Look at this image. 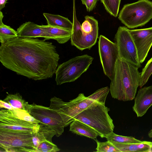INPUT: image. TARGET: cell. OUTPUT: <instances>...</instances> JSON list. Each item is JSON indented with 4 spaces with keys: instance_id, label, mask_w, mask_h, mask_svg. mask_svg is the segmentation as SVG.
<instances>
[{
    "instance_id": "32",
    "label": "cell",
    "mask_w": 152,
    "mask_h": 152,
    "mask_svg": "<svg viewBox=\"0 0 152 152\" xmlns=\"http://www.w3.org/2000/svg\"><path fill=\"white\" fill-rule=\"evenodd\" d=\"M8 0H0V10L5 7L6 4Z\"/></svg>"
},
{
    "instance_id": "15",
    "label": "cell",
    "mask_w": 152,
    "mask_h": 152,
    "mask_svg": "<svg viewBox=\"0 0 152 152\" xmlns=\"http://www.w3.org/2000/svg\"><path fill=\"white\" fill-rule=\"evenodd\" d=\"M18 37L22 38L42 37L47 40L52 39L51 36L42 28L40 25L30 21L21 24L17 29Z\"/></svg>"
},
{
    "instance_id": "29",
    "label": "cell",
    "mask_w": 152,
    "mask_h": 152,
    "mask_svg": "<svg viewBox=\"0 0 152 152\" xmlns=\"http://www.w3.org/2000/svg\"><path fill=\"white\" fill-rule=\"evenodd\" d=\"M17 117L20 119L31 122L39 124V122L35 119L29 113L25 110L13 108L10 110Z\"/></svg>"
},
{
    "instance_id": "14",
    "label": "cell",
    "mask_w": 152,
    "mask_h": 152,
    "mask_svg": "<svg viewBox=\"0 0 152 152\" xmlns=\"http://www.w3.org/2000/svg\"><path fill=\"white\" fill-rule=\"evenodd\" d=\"M152 105V85L141 87L135 97L133 110L137 117H141Z\"/></svg>"
},
{
    "instance_id": "2",
    "label": "cell",
    "mask_w": 152,
    "mask_h": 152,
    "mask_svg": "<svg viewBox=\"0 0 152 152\" xmlns=\"http://www.w3.org/2000/svg\"><path fill=\"white\" fill-rule=\"evenodd\" d=\"M138 68L118 57L109 88L113 98L127 101L135 98L141 75Z\"/></svg>"
},
{
    "instance_id": "18",
    "label": "cell",
    "mask_w": 152,
    "mask_h": 152,
    "mask_svg": "<svg viewBox=\"0 0 152 152\" xmlns=\"http://www.w3.org/2000/svg\"><path fill=\"white\" fill-rule=\"evenodd\" d=\"M69 131L77 134L94 139H96L99 136L98 132L93 128L76 120L70 124Z\"/></svg>"
},
{
    "instance_id": "5",
    "label": "cell",
    "mask_w": 152,
    "mask_h": 152,
    "mask_svg": "<svg viewBox=\"0 0 152 152\" xmlns=\"http://www.w3.org/2000/svg\"><path fill=\"white\" fill-rule=\"evenodd\" d=\"M95 102L83 93L79 94L76 98L68 102L54 96L50 99L49 107L59 115L66 127L77 115Z\"/></svg>"
},
{
    "instance_id": "17",
    "label": "cell",
    "mask_w": 152,
    "mask_h": 152,
    "mask_svg": "<svg viewBox=\"0 0 152 152\" xmlns=\"http://www.w3.org/2000/svg\"><path fill=\"white\" fill-rule=\"evenodd\" d=\"M121 152H152V142L138 143H113Z\"/></svg>"
},
{
    "instance_id": "7",
    "label": "cell",
    "mask_w": 152,
    "mask_h": 152,
    "mask_svg": "<svg viewBox=\"0 0 152 152\" xmlns=\"http://www.w3.org/2000/svg\"><path fill=\"white\" fill-rule=\"evenodd\" d=\"M0 152H36L29 132L0 129Z\"/></svg>"
},
{
    "instance_id": "13",
    "label": "cell",
    "mask_w": 152,
    "mask_h": 152,
    "mask_svg": "<svg viewBox=\"0 0 152 152\" xmlns=\"http://www.w3.org/2000/svg\"><path fill=\"white\" fill-rule=\"evenodd\" d=\"M129 31L135 45L141 64L145 60L152 46V27Z\"/></svg>"
},
{
    "instance_id": "10",
    "label": "cell",
    "mask_w": 152,
    "mask_h": 152,
    "mask_svg": "<svg viewBox=\"0 0 152 152\" xmlns=\"http://www.w3.org/2000/svg\"><path fill=\"white\" fill-rule=\"evenodd\" d=\"M29 112L39 124L47 126L54 130L56 136L59 137L64 132L66 125L59 115L53 110L44 106L31 104Z\"/></svg>"
},
{
    "instance_id": "26",
    "label": "cell",
    "mask_w": 152,
    "mask_h": 152,
    "mask_svg": "<svg viewBox=\"0 0 152 152\" xmlns=\"http://www.w3.org/2000/svg\"><path fill=\"white\" fill-rule=\"evenodd\" d=\"M109 91L110 88L108 86L103 87L97 90L88 97L95 101L105 104L106 99Z\"/></svg>"
},
{
    "instance_id": "31",
    "label": "cell",
    "mask_w": 152,
    "mask_h": 152,
    "mask_svg": "<svg viewBox=\"0 0 152 152\" xmlns=\"http://www.w3.org/2000/svg\"><path fill=\"white\" fill-rule=\"evenodd\" d=\"M0 107L1 108H4L9 110H12L13 108L10 104L2 100L0 101Z\"/></svg>"
},
{
    "instance_id": "22",
    "label": "cell",
    "mask_w": 152,
    "mask_h": 152,
    "mask_svg": "<svg viewBox=\"0 0 152 152\" xmlns=\"http://www.w3.org/2000/svg\"><path fill=\"white\" fill-rule=\"evenodd\" d=\"M18 37L17 31L0 21V42L3 44L6 41Z\"/></svg>"
},
{
    "instance_id": "4",
    "label": "cell",
    "mask_w": 152,
    "mask_h": 152,
    "mask_svg": "<svg viewBox=\"0 0 152 152\" xmlns=\"http://www.w3.org/2000/svg\"><path fill=\"white\" fill-rule=\"evenodd\" d=\"M118 18L128 28L144 26L152 19V1L139 0L126 4L120 11Z\"/></svg>"
},
{
    "instance_id": "23",
    "label": "cell",
    "mask_w": 152,
    "mask_h": 152,
    "mask_svg": "<svg viewBox=\"0 0 152 152\" xmlns=\"http://www.w3.org/2000/svg\"><path fill=\"white\" fill-rule=\"evenodd\" d=\"M107 140L112 143H138L142 141L131 136H125L117 134L112 132L105 137Z\"/></svg>"
},
{
    "instance_id": "24",
    "label": "cell",
    "mask_w": 152,
    "mask_h": 152,
    "mask_svg": "<svg viewBox=\"0 0 152 152\" xmlns=\"http://www.w3.org/2000/svg\"><path fill=\"white\" fill-rule=\"evenodd\" d=\"M105 9L111 15L116 17L118 15L121 0H100Z\"/></svg>"
},
{
    "instance_id": "3",
    "label": "cell",
    "mask_w": 152,
    "mask_h": 152,
    "mask_svg": "<svg viewBox=\"0 0 152 152\" xmlns=\"http://www.w3.org/2000/svg\"><path fill=\"white\" fill-rule=\"evenodd\" d=\"M110 111L105 104L95 102L77 115L74 121L86 124L95 129L99 136L105 138L113 131L115 127L113 120L108 113Z\"/></svg>"
},
{
    "instance_id": "16",
    "label": "cell",
    "mask_w": 152,
    "mask_h": 152,
    "mask_svg": "<svg viewBox=\"0 0 152 152\" xmlns=\"http://www.w3.org/2000/svg\"><path fill=\"white\" fill-rule=\"evenodd\" d=\"M40 27L51 36L52 39L56 40L59 43H65L71 39V30L48 25H40Z\"/></svg>"
},
{
    "instance_id": "6",
    "label": "cell",
    "mask_w": 152,
    "mask_h": 152,
    "mask_svg": "<svg viewBox=\"0 0 152 152\" xmlns=\"http://www.w3.org/2000/svg\"><path fill=\"white\" fill-rule=\"evenodd\" d=\"M94 59L85 54L76 56L60 64L55 73L57 85L75 81L87 70Z\"/></svg>"
},
{
    "instance_id": "20",
    "label": "cell",
    "mask_w": 152,
    "mask_h": 152,
    "mask_svg": "<svg viewBox=\"0 0 152 152\" xmlns=\"http://www.w3.org/2000/svg\"><path fill=\"white\" fill-rule=\"evenodd\" d=\"M43 15L46 19L48 25L72 30L73 23L67 18L58 15L46 13H44Z\"/></svg>"
},
{
    "instance_id": "19",
    "label": "cell",
    "mask_w": 152,
    "mask_h": 152,
    "mask_svg": "<svg viewBox=\"0 0 152 152\" xmlns=\"http://www.w3.org/2000/svg\"><path fill=\"white\" fill-rule=\"evenodd\" d=\"M39 124L40 126L39 131L32 133L33 143L36 151L40 143L45 140L52 142L53 137L56 135L55 131L50 127L42 124Z\"/></svg>"
},
{
    "instance_id": "33",
    "label": "cell",
    "mask_w": 152,
    "mask_h": 152,
    "mask_svg": "<svg viewBox=\"0 0 152 152\" xmlns=\"http://www.w3.org/2000/svg\"><path fill=\"white\" fill-rule=\"evenodd\" d=\"M148 135L150 138H152V129L148 132Z\"/></svg>"
},
{
    "instance_id": "21",
    "label": "cell",
    "mask_w": 152,
    "mask_h": 152,
    "mask_svg": "<svg viewBox=\"0 0 152 152\" xmlns=\"http://www.w3.org/2000/svg\"><path fill=\"white\" fill-rule=\"evenodd\" d=\"M3 100L10 104L13 108L25 110L28 112L31 106L24 100L18 93L9 94Z\"/></svg>"
},
{
    "instance_id": "28",
    "label": "cell",
    "mask_w": 152,
    "mask_h": 152,
    "mask_svg": "<svg viewBox=\"0 0 152 152\" xmlns=\"http://www.w3.org/2000/svg\"><path fill=\"white\" fill-rule=\"evenodd\" d=\"M60 150V149L52 142L45 140L39 144L37 148L36 152H56Z\"/></svg>"
},
{
    "instance_id": "25",
    "label": "cell",
    "mask_w": 152,
    "mask_h": 152,
    "mask_svg": "<svg viewBox=\"0 0 152 152\" xmlns=\"http://www.w3.org/2000/svg\"><path fill=\"white\" fill-rule=\"evenodd\" d=\"M152 74V57L148 61L141 72L139 86H144Z\"/></svg>"
},
{
    "instance_id": "11",
    "label": "cell",
    "mask_w": 152,
    "mask_h": 152,
    "mask_svg": "<svg viewBox=\"0 0 152 152\" xmlns=\"http://www.w3.org/2000/svg\"><path fill=\"white\" fill-rule=\"evenodd\" d=\"M71 44L78 49L83 50L90 49L96 43L98 37V24L90 33L83 31L77 20L76 13L75 0H73V21Z\"/></svg>"
},
{
    "instance_id": "30",
    "label": "cell",
    "mask_w": 152,
    "mask_h": 152,
    "mask_svg": "<svg viewBox=\"0 0 152 152\" xmlns=\"http://www.w3.org/2000/svg\"><path fill=\"white\" fill-rule=\"evenodd\" d=\"M98 0H81L82 3L85 5L87 11L90 12L95 7Z\"/></svg>"
},
{
    "instance_id": "1",
    "label": "cell",
    "mask_w": 152,
    "mask_h": 152,
    "mask_svg": "<svg viewBox=\"0 0 152 152\" xmlns=\"http://www.w3.org/2000/svg\"><path fill=\"white\" fill-rule=\"evenodd\" d=\"M59 59L56 46L44 39L18 37L0 47V61L4 66L35 80L52 77Z\"/></svg>"
},
{
    "instance_id": "27",
    "label": "cell",
    "mask_w": 152,
    "mask_h": 152,
    "mask_svg": "<svg viewBox=\"0 0 152 152\" xmlns=\"http://www.w3.org/2000/svg\"><path fill=\"white\" fill-rule=\"evenodd\" d=\"M97 147L95 152H121L114 145L109 141L101 142L97 140H95Z\"/></svg>"
},
{
    "instance_id": "9",
    "label": "cell",
    "mask_w": 152,
    "mask_h": 152,
    "mask_svg": "<svg viewBox=\"0 0 152 152\" xmlns=\"http://www.w3.org/2000/svg\"><path fill=\"white\" fill-rule=\"evenodd\" d=\"M98 50L104 72L111 80L113 78L116 62L119 57L117 46L104 36L99 37Z\"/></svg>"
},
{
    "instance_id": "8",
    "label": "cell",
    "mask_w": 152,
    "mask_h": 152,
    "mask_svg": "<svg viewBox=\"0 0 152 152\" xmlns=\"http://www.w3.org/2000/svg\"><path fill=\"white\" fill-rule=\"evenodd\" d=\"M118 50L119 57L139 68L141 67L134 41L125 26H120L114 38Z\"/></svg>"
},
{
    "instance_id": "12",
    "label": "cell",
    "mask_w": 152,
    "mask_h": 152,
    "mask_svg": "<svg viewBox=\"0 0 152 152\" xmlns=\"http://www.w3.org/2000/svg\"><path fill=\"white\" fill-rule=\"evenodd\" d=\"M40 124L28 121L17 117L10 110L1 109L0 111V129L38 132Z\"/></svg>"
}]
</instances>
